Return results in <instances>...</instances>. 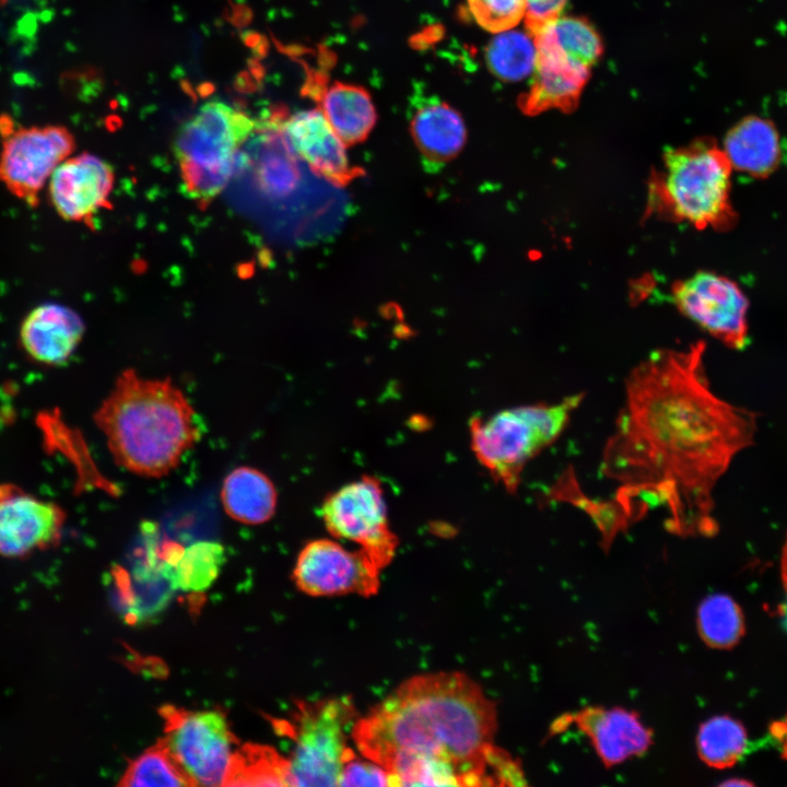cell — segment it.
Listing matches in <instances>:
<instances>
[{
  "label": "cell",
  "mask_w": 787,
  "mask_h": 787,
  "mask_svg": "<svg viewBox=\"0 0 787 787\" xmlns=\"http://www.w3.org/2000/svg\"><path fill=\"white\" fill-rule=\"evenodd\" d=\"M349 695L315 702H297L292 719L274 727L293 740L290 754V786H337L342 765L353 751L349 733L356 720Z\"/></svg>",
  "instance_id": "52a82bcc"
},
{
  "label": "cell",
  "mask_w": 787,
  "mask_h": 787,
  "mask_svg": "<svg viewBox=\"0 0 787 787\" xmlns=\"http://www.w3.org/2000/svg\"><path fill=\"white\" fill-rule=\"evenodd\" d=\"M118 785L192 786L163 738L129 763Z\"/></svg>",
  "instance_id": "83f0119b"
},
{
  "label": "cell",
  "mask_w": 787,
  "mask_h": 787,
  "mask_svg": "<svg viewBox=\"0 0 787 787\" xmlns=\"http://www.w3.org/2000/svg\"><path fill=\"white\" fill-rule=\"evenodd\" d=\"M780 577H782V583H783L785 592L787 595V538L784 543L782 556H780Z\"/></svg>",
  "instance_id": "e575fe53"
},
{
  "label": "cell",
  "mask_w": 787,
  "mask_h": 787,
  "mask_svg": "<svg viewBox=\"0 0 787 787\" xmlns=\"http://www.w3.org/2000/svg\"><path fill=\"white\" fill-rule=\"evenodd\" d=\"M696 624L701 639L715 649L733 648L745 633L742 609L725 594H713L702 600Z\"/></svg>",
  "instance_id": "484cf974"
},
{
  "label": "cell",
  "mask_w": 787,
  "mask_h": 787,
  "mask_svg": "<svg viewBox=\"0 0 787 787\" xmlns=\"http://www.w3.org/2000/svg\"><path fill=\"white\" fill-rule=\"evenodd\" d=\"M164 741L192 786H224L238 740L221 709L160 708Z\"/></svg>",
  "instance_id": "ba28073f"
},
{
  "label": "cell",
  "mask_w": 787,
  "mask_h": 787,
  "mask_svg": "<svg viewBox=\"0 0 787 787\" xmlns=\"http://www.w3.org/2000/svg\"><path fill=\"white\" fill-rule=\"evenodd\" d=\"M67 513L11 482L0 483V556L26 557L61 541Z\"/></svg>",
  "instance_id": "4fadbf2b"
},
{
  "label": "cell",
  "mask_w": 787,
  "mask_h": 787,
  "mask_svg": "<svg viewBox=\"0 0 787 787\" xmlns=\"http://www.w3.org/2000/svg\"><path fill=\"white\" fill-rule=\"evenodd\" d=\"M257 121L221 102L204 103L175 137V156L185 193L207 205L236 171L246 166L244 145Z\"/></svg>",
  "instance_id": "5b68a950"
},
{
  "label": "cell",
  "mask_w": 787,
  "mask_h": 787,
  "mask_svg": "<svg viewBox=\"0 0 787 787\" xmlns=\"http://www.w3.org/2000/svg\"><path fill=\"white\" fill-rule=\"evenodd\" d=\"M225 513L245 525H260L275 513L278 494L273 482L260 470L240 466L232 470L221 488Z\"/></svg>",
  "instance_id": "603a6c76"
},
{
  "label": "cell",
  "mask_w": 787,
  "mask_h": 787,
  "mask_svg": "<svg viewBox=\"0 0 787 787\" xmlns=\"http://www.w3.org/2000/svg\"><path fill=\"white\" fill-rule=\"evenodd\" d=\"M497 729L496 704L463 672L420 673L400 683L365 716L351 739L359 752L387 767L401 756L453 764L463 786L493 785L486 754Z\"/></svg>",
  "instance_id": "7a4b0ae2"
},
{
  "label": "cell",
  "mask_w": 787,
  "mask_h": 787,
  "mask_svg": "<svg viewBox=\"0 0 787 787\" xmlns=\"http://www.w3.org/2000/svg\"><path fill=\"white\" fill-rule=\"evenodd\" d=\"M0 184L31 208L38 205L54 171L71 156L75 141L63 126L15 128L0 118Z\"/></svg>",
  "instance_id": "9c48e42d"
},
{
  "label": "cell",
  "mask_w": 787,
  "mask_h": 787,
  "mask_svg": "<svg viewBox=\"0 0 787 787\" xmlns=\"http://www.w3.org/2000/svg\"><path fill=\"white\" fill-rule=\"evenodd\" d=\"M411 137L428 165H443L461 151L467 131L460 114L439 98H420L410 116Z\"/></svg>",
  "instance_id": "ffe728a7"
},
{
  "label": "cell",
  "mask_w": 787,
  "mask_h": 787,
  "mask_svg": "<svg viewBox=\"0 0 787 787\" xmlns=\"http://www.w3.org/2000/svg\"><path fill=\"white\" fill-rule=\"evenodd\" d=\"M225 560V549L219 542L199 541L184 548L174 566L176 588L192 594L204 591L218 578Z\"/></svg>",
  "instance_id": "4316f807"
},
{
  "label": "cell",
  "mask_w": 787,
  "mask_h": 787,
  "mask_svg": "<svg viewBox=\"0 0 787 787\" xmlns=\"http://www.w3.org/2000/svg\"><path fill=\"white\" fill-rule=\"evenodd\" d=\"M84 330L82 318L73 309L57 303H44L32 308L23 318L19 341L34 362L58 366L72 356Z\"/></svg>",
  "instance_id": "d6986e66"
},
{
  "label": "cell",
  "mask_w": 787,
  "mask_h": 787,
  "mask_svg": "<svg viewBox=\"0 0 787 787\" xmlns=\"http://www.w3.org/2000/svg\"><path fill=\"white\" fill-rule=\"evenodd\" d=\"M337 786H391V782L385 767L352 751L342 765Z\"/></svg>",
  "instance_id": "1f68e13d"
},
{
  "label": "cell",
  "mask_w": 787,
  "mask_h": 787,
  "mask_svg": "<svg viewBox=\"0 0 787 787\" xmlns=\"http://www.w3.org/2000/svg\"><path fill=\"white\" fill-rule=\"evenodd\" d=\"M567 721L589 738L606 767L643 755L653 744L651 729L642 723L636 712L623 707H585L557 719L553 729L560 731Z\"/></svg>",
  "instance_id": "2e32d148"
},
{
  "label": "cell",
  "mask_w": 787,
  "mask_h": 787,
  "mask_svg": "<svg viewBox=\"0 0 787 787\" xmlns=\"http://www.w3.org/2000/svg\"><path fill=\"white\" fill-rule=\"evenodd\" d=\"M583 398L576 393L552 404L519 406L472 419L475 457L496 482L515 493L526 465L560 437Z\"/></svg>",
  "instance_id": "8992f818"
},
{
  "label": "cell",
  "mask_w": 787,
  "mask_h": 787,
  "mask_svg": "<svg viewBox=\"0 0 787 787\" xmlns=\"http://www.w3.org/2000/svg\"><path fill=\"white\" fill-rule=\"evenodd\" d=\"M704 352L701 341L659 349L631 371L600 465L632 519L646 498L665 506L667 529L682 537L717 531L713 491L756 430L752 412L712 390Z\"/></svg>",
  "instance_id": "6da1fadb"
},
{
  "label": "cell",
  "mask_w": 787,
  "mask_h": 787,
  "mask_svg": "<svg viewBox=\"0 0 787 787\" xmlns=\"http://www.w3.org/2000/svg\"><path fill=\"white\" fill-rule=\"evenodd\" d=\"M671 297L684 316L713 337L730 348H743L748 303L736 283L712 272H697L673 283Z\"/></svg>",
  "instance_id": "7c38bea8"
},
{
  "label": "cell",
  "mask_w": 787,
  "mask_h": 787,
  "mask_svg": "<svg viewBox=\"0 0 787 787\" xmlns=\"http://www.w3.org/2000/svg\"><path fill=\"white\" fill-rule=\"evenodd\" d=\"M283 120L280 113L257 121L244 146L246 166L251 168L257 187L274 198L291 193L301 179L299 157L284 133Z\"/></svg>",
  "instance_id": "ac0fdd59"
},
{
  "label": "cell",
  "mask_w": 787,
  "mask_h": 787,
  "mask_svg": "<svg viewBox=\"0 0 787 787\" xmlns=\"http://www.w3.org/2000/svg\"><path fill=\"white\" fill-rule=\"evenodd\" d=\"M538 33H543L565 56L589 69L603 52L599 33L585 17L560 16Z\"/></svg>",
  "instance_id": "f546056e"
},
{
  "label": "cell",
  "mask_w": 787,
  "mask_h": 787,
  "mask_svg": "<svg viewBox=\"0 0 787 787\" xmlns=\"http://www.w3.org/2000/svg\"><path fill=\"white\" fill-rule=\"evenodd\" d=\"M319 109L346 145L365 140L376 124V109L362 86L333 82L317 96Z\"/></svg>",
  "instance_id": "7402d4cb"
},
{
  "label": "cell",
  "mask_w": 787,
  "mask_h": 787,
  "mask_svg": "<svg viewBox=\"0 0 787 787\" xmlns=\"http://www.w3.org/2000/svg\"><path fill=\"white\" fill-rule=\"evenodd\" d=\"M328 532L359 544L383 569L398 547L389 529L384 491L376 478L364 475L329 495L321 507Z\"/></svg>",
  "instance_id": "30bf717a"
},
{
  "label": "cell",
  "mask_w": 787,
  "mask_h": 787,
  "mask_svg": "<svg viewBox=\"0 0 787 787\" xmlns=\"http://www.w3.org/2000/svg\"><path fill=\"white\" fill-rule=\"evenodd\" d=\"M283 130L296 155L316 174L340 186L360 176V169L349 162L346 144L319 108L284 118Z\"/></svg>",
  "instance_id": "e0dca14e"
},
{
  "label": "cell",
  "mask_w": 787,
  "mask_h": 787,
  "mask_svg": "<svg viewBox=\"0 0 787 787\" xmlns=\"http://www.w3.org/2000/svg\"><path fill=\"white\" fill-rule=\"evenodd\" d=\"M536 64L530 89L519 98L527 115L550 109L574 110L589 79L590 69L565 56L544 34L532 36Z\"/></svg>",
  "instance_id": "9a60e30c"
},
{
  "label": "cell",
  "mask_w": 787,
  "mask_h": 787,
  "mask_svg": "<svg viewBox=\"0 0 787 787\" xmlns=\"http://www.w3.org/2000/svg\"><path fill=\"white\" fill-rule=\"evenodd\" d=\"M380 568L362 549L350 551L331 539L304 545L293 568L296 587L312 597L377 595Z\"/></svg>",
  "instance_id": "8fae6325"
},
{
  "label": "cell",
  "mask_w": 787,
  "mask_h": 787,
  "mask_svg": "<svg viewBox=\"0 0 787 787\" xmlns=\"http://www.w3.org/2000/svg\"><path fill=\"white\" fill-rule=\"evenodd\" d=\"M748 747V732L743 724L728 715L714 716L704 721L696 736L698 757L716 770L732 767Z\"/></svg>",
  "instance_id": "d4e9b609"
},
{
  "label": "cell",
  "mask_w": 787,
  "mask_h": 787,
  "mask_svg": "<svg viewBox=\"0 0 787 787\" xmlns=\"http://www.w3.org/2000/svg\"><path fill=\"white\" fill-rule=\"evenodd\" d=\"M770 733L778 744L782 759L787 761V713L771 724Z\"/></svg>",
  "instance_id": "836d02e7"
},
{
  "label": "cell",
  "mask_w": 787,
  "mask_h": 787,
  "mask_svg": "<svg viewBox=\"0 0 787 787\" xmlns=\"http://www.w3.org/2000/svg\"><path fill=\"white\" fill-rule=\"evenodd\" d=\"M5 1H7V0H0V3H3V2H5Z\"/></svg>",
  "instance_id": "8d00e7d4"
},
{
  "label": "cell",
  "mask_w": 787,
  "mask_h": 787,
  "mask_svg": "<svg viewBox=\"0 0 787 787\" xmlns=\"http://www.w3.org/2000/svg\"><path fill=\"white\" fill-rule=\"evenodd\" d=\"M731 169L724 150L710 140L666 150L662 167L648 181L646 213L697 228L727 227L733 220Z\"/></svg>",
  "instance_id": "277c9868"
},
{
  "label": "cell",
  "mask_w": 787,
  "mask_h": 787,
  "mask_svg": "<svg viewBox=\"0 0 787 787\" xmlns=\"http://www.w3.org/2000/svg\"><path fill=\"white\" fill-rule=\"evenodd\" d=\"M195 409L171 378L125 369L94 413V422L121 468L145 478L173 471L199 439Z\"/></svg>",
  "instance_id": "3957f363"
},
{
  "label": "cell",
  "mask_w": 787,
  "mask_h": 787,
  "mask_svg": "<svg viewBox=\"0 0 787 787\" xmlns=\"http://www.w3.org/2000/svg\"><path fill=\"white\" fill-rule=\"evenodd\" d=\"M723 150L732 168L751 176H765L779 163V133L768 119L749 115L727 132Z\"/></svg>",
  "instance_id": "44dd1931"
},
{
  "label": "cell",
  "mask_w": 787,
  "mask_h": 787,
  "mask_svg": "<svg viewBox=\"0 0 787 787\" xmlns=\"http://www.w3.org/2000/svg\"><path fill=\"white\" fill-rule=\"evenodd\" d=\"M474 21L485 31L498 34L515 27L524 17L527 0H467Z\"/></svg>",
  "instance_id": "4dcf8cb0"
},
{
  "label": "cell",
  "mask_w": 787,
  "mask_h": 787,
  "mask_svg": "<svg viewBox=\"0 0 787 787\" xmlns=\"http://www.w3.org/2000/svg\"><path fill=\"white\" fill-rule=\"evenodd\" d=\"M738 784H740V785H751L750 782H745V780H739V782H738V780H730V782H727V783L725 782L723 785H738Z\"/></svg>",
  "instance_id": "d590c367"
},
{
  "label": "cell",
  "mask_w": 787,
  "mask_h": 787,
  "mask_svg": "<svg viewBox=\"0 0 787 787\" xmlns=\"http://www.w3.org/2000/svg\"><path fill=\"white\" fill-rule=\"evenodd\" d=\"M486 61L497 78L519 81L535 69V42L528 33L510 30L498 33L488 46Z\"/></svg>",
  "instance_id": "f1b7e54d"
},
{
  "label": "cell",
  "mask_w": 787,
  "mask_h": 787,
  "mask_svg": "<svg viewBox=\"0 0 787 787\" xmlns=\"http://www.w3.org/2000/svg\"><path fill=\"white\" fill-rule=\"evenodd\" d=\"M224 786H290L289 759L270 745L245 743L233 752Z\"/></svg>",
  "instance_id": "cb8c5ba5"
},
{
  "label": "cell",
  "mask_w": 787,
  "mask_h": 787,
  "mask_svg": "<svg viewBox=\"0 0 787 787\" xmlns=\"http://www.w3.org/2000/svg\"><path fill=\"white\" fill-rule=\"evenodd\" d=\"M113 167L91 153L69 156L54 171L47 195L56 213L63 220L91 225L109 203L114 188Z\"/></svg>",
  "instance_id": "5bb4252c"
},
{
  "label": "cell",
  "mask_w": 787,
  "mask_h": 787,
  "mask_svg": "<svg viewBox=\"0 0 787 787\" xmlns=\"http://www.w3.org/2000/svg\"><path fill=\"white\" fill-rule=\"evenodd\" d=\"M568 0H527L525 25L527 33L533 36L543 27L562 16Z\"/></svg>",
  "instance_id": "d6a6232c"
}]
</instances>
